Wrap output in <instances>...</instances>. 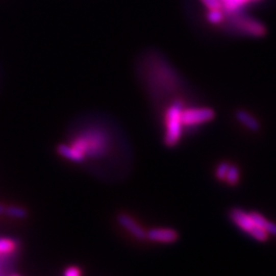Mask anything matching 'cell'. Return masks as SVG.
<instances>
[{"label":"cell","instance_id":"obj_1","mask_svg":"<svg viewBox=\"0 0 276 276\" xmlns=\"http://www.w3.org/2000/svg\"><path fill=\"white\" fill-rule=\"evenodd\" d=\"M146 86L150 94L160 97L163 93H173L181 85L177 71L170 65L165 57L157 52L147 53L141 62Z\"/></svg>","mask_w":276,"mask_h":276},{"label":"cell","instance_id":"obj_2","mask_svg":"<svg viewBox=\"0 0 276 276\" xmlns=\"http://www.w3.org/2000/svg\"><path fill=\"white\" fill-rule=\"evenodd\" d=\"M184 104L180 98L174 99L165 112V136L164 143L168 147L176 146L182 137L183 123L182 111Z\"/></svg>","mask_w":276,"mask_h":276},{"label":"cell","instance_id":"obj_3","mask_svg":"<svg viewBox=\"0 0 276 276\" xmlns=\"http://www.w3.org/2000/svg\"><path fill=\"white\" fill-rule=\"evenodd\" d=\"M110 145V139L108 135L101 130H89L78 137L73 146L81 152L84 156H90L93 158H99L107 154Z\"/></svg>","mask_w":276,"mask_h":276},{"label":"cell","instance_id":"obj_4","mask_svg":"<svg viewBox=\"0 0 276 276\" xmlns=\"http://www.w3.org/2000/svg\"><path fill=\"white\" fill-rule=\"evenodd\" d=\"M229 27L238 34L260 38L266 35V27L258 20L240 14L239 12L227 15Z\"/></svg>","mask_w":276,"mask_h":276},{"label":"cell","instance_id":"obj_5","mask_svg":"<svg viewBox=\"0 0 276 276\" xmlns=\"http://www.w3.org/2000/svg\"><path fill=\"white\" fill-rule=\"evenodd\" d=\"M215 118V111L211 108H188L182 111L183 126H197L211 122Z\"/></svg>","mask_w":276,"mask_h":276},{"label":"cell","instance_id":"obj_6","mask_svg":"<svg viewBox=\"0 0 276 276\" xmlns=\"http://www.w3.org/2000/svg\"><path fill=\"white\" fill-rule=\"evenodd\" d=\"M146 238L162 243H173L179 238V234L172 228H152L146 231Z\"/></svg>","mask_w":276,"mask_h":276},{"label":"cell","instance_id":"obj_7","mask_svg":"<svg viewBox=\"0 0 276 276\" xmlns=\"http://www.w3.org/2000/svg\"><path fill=\"white\" fill-rule=\"evenodd\" d=\"M117 221L125 230H127L135 238L140 240L146 238V231L129 215L121 213L118 215Z\"/></svg>","mask_w":276,"mask_h":276},{"label":"cell","instance_id":"obj_8","mask_svg":"<svg viewBox=\"0 0 276 276\" xmlns=\"http://www.w3.org/2000/svg\"><path fill=\"white\" fill-rule=\"evenodd\" d=\"M229 218L231 222L234 223V225L246 233L255 227L249 213H246L240 208H232L229 211Z\"/></svg>","mask_w":276,"mask_h":276},{"label":"cell","instance_id":"obj_9","mask_svg":"<svg viewBox=\"0 0 276 276\" xmlns=\"http://www.w3.org/2000/svg\"><path fill=\"white\" fill-rule=\"evenodd\" d=\"M235 118L241 125L246 127L248 130L253 132H257L260 130L261 125L259 121L254 116H252L248 112L244 110H238L235 113Z\"/></svg>","mask_w":276,"mask_h":276},{"label":"cell","instance_id":"obj_10","mask_svg":"<svg viewBox=\"0 0 276 276\" xmlns=\"http://www.w3.org/2000/svg\"><path fill=\"white\" fill-rule=\"evenodd\" d=\"M249 215L252 217V220L255 224V226L261 227L263 229H265L269 234L276 236V224L268 221L262 214L256 212V211H252L249 212Z\"/></svg>","mask_w":276,"mask_h":276},{"label":"cell","instance_id":"obj_11","mask_svg":"<svg viewBox=\"0 0 276 276\" xmlns=\"http://www.w3.org/2000/svg\"><path fill=\"white\" fill-rule=\"evenodd\" d=\"M250 2H260V0H222V11L224 14L231 15L239 12Z\"/></svg>","mask_w":276,"mask_h":276},{"label":"cell","instance_id":"obj_12","mask_svg":"<svg viewBox=\"0 0 276 276\" xmlns=\"http://www.w3.org/2000/svg\"><path fill=\"white\" fill-rule=\"evenodd\" d=\"M58 150H59V154L71 161H74V162H83L84 159H85V156L79 152L77 148H75L73 145L72 146H69V145H66V144H61L59 147H58Z\"/></svg>","mask_w":276,"mask_h":276},{"label":"cell","instance_id":"obj_13","mask_svg":"<svg viewBox=\"0 0 276 276\" xmlns=\"http://www.w3.org/2000/svg\"><path fill=\"white\" fill-rule=\"evenodd\" d=\"M225 181L227 182V184L233 186L236 185L239 181V169L238 167H236L235 165H230Z\"/></svg>","mask_w":276,"mask_h":276},{"label":"cell","instance_id":"obj_14","mask_svg":"<svg viewBox=\"0 0 276 276\" xmlns=\"http://www.w3.org/2000/svg\"><path fill=\"white\" fill-rule=\"evenodd\" d=\"M247 234L253 237L254 239H256L257 241H260V242H264V241H267V239L269 238V233L261 228V227H258V226H255L254 228H252Z\"/></svg>","mask_w":276,"mask_h":276},{"label":"cell","instance_id":"obj_15","mask_svg":"<svg viewBox=\"0 0 276 276\" xmlns=\"http://www.w3.org/2000/svg\"><path fill=\"white\" fill-rule=\"evenodd\" d=\"M223 18H224V12L222 11V9L209 10V13L207 15L208 21L214 25L220 24L223 21Z\"/></svg>","mask_w":276,"mask_h":276},{"label":"cell","instance_id":"obj_16","mask_svg":"<svg viewBox=\"0 0 276 276\" xmlns=\"http://www.w3.org/2000/svg\"><path fill=\"white\" fill-rule=\"evenodd\" d=\"M16 242L10 238H0V254H9L16 249Z\"/></svg>","mask_w":276,"mask_h":276},{"label":"cell","instance_id":"obj_17","mask_svg":"<svg viewBox=\"0 0 276 276\" xmlns=\"http://www.w3.org/2000/svg\"><path fill=\"white\" fill-rule=\"evenodd\" d=\"M229 166H230V164L227 163V162H221L217 166V168L215 170V176L219 181H225Z\"/></svg>","mask_w":276,"mask_h":276},{"label":"cell","instance_id":"obj_18","mask_svg":"<svg viewBox=\"0 0 276 276\" xmlns=\"http://www.w3.org/2000/svg\"><path fill=\"white\" fill-rule=\"evenodd\" d=\"M7 213L10 216L15 217V218H24L27 215L26 211L23 208H20V207H10L7 210Z\"/></svg>","mask_w":276,"mask_h":276},{"label":"cell","instance_id":"obj_19","mask_svg":"<svg viewBox=\"0 0 276 276\" xmlns=\"http://www.w3.org/2000/svg\"><path fill=\"white\" fill-rule=\"evenodd\" d=\"M200 2H202L209 10L222 9V2H221V0H200Z\"/></svg>","mask_w":276,"mask_h":276},{"label":"cell","instance_id":"obj_20","mask_svg":"<svg viewBox=\"0 0 276 276\" xmlns=\"http://www.w3.org/2000/svg\"><path fill=\"white\" fill-rule=\"evenodd\" d=\"M80 274H81V270L78 267H75V266L69 267L65 271V275L66 276H79Z\"/></svg>","mask_w":276,"mask_h":276},{"label":"cell","instance_id":"obj_21","mask_svg":"<svg viewBox=\"0 0 276 276\" xmlns=\"http://www.w3.org/2000/svg\"><path fill=\"white\" fill-rule=\"evenodd\" d=\"M4 212H5V208L2 205H0V214H3Z\"/></svg>","mask_w":276,"mask_h":276},{"label":"cell","instance_id":"obj_22","mask_svg":"<svg viewBox=\"0 0 276 276\" xmlns=\"http://www.w3.org/2000/svg\"><path fill=\"white\" fill-rule=\"evenodd\" d=\"M221 2H222V0H221Z\"/></svg>","mask_w":276,"mask_h":276}]
</instances>
